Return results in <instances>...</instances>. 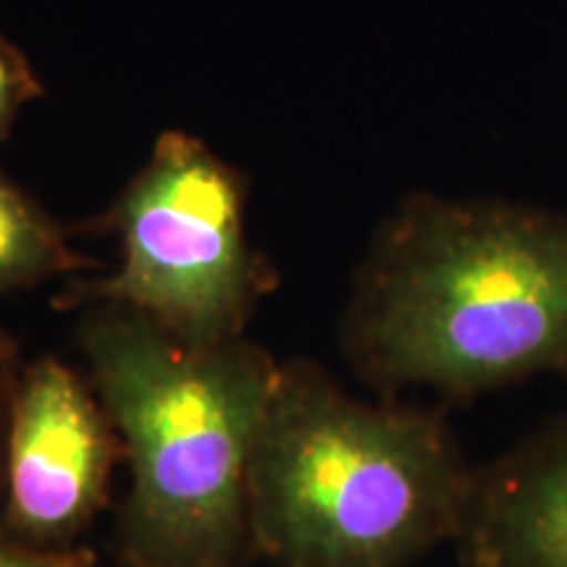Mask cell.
I'll list each match as a JSON object with an SVG mask.
<instances>
[{
	"mask_svg": "<svg viewBox=\"0 0 567 567\" xmlns=\"http://www.w3.org/2000/svg\"><path fill=\"white\" fill-rule=\"evenodd\" d=\"M339 344L384 400L465 405L538 375L567 381V213L408 195L354 268Z\"/></svg>",
	"mask_w": 567,
	"mask_h": 567,
	"instance_id": "6da1fadb",
	"label": "cell"
},
{
	"mask_svg": "<svg viewBox=\"0 0 567 567\" xmlns=\"http://www.w3.org/2000/svg\"><path fill=\"white\" fill-rule=\"evenodd\" d=\"M476 463L442 405L360 400L313 360L279 365L250 463L274 567H410L455 544Z\"/></svg>",
	"mask_w": 567,
	"mask_h": 567,
	"instance_id": "7a4b0ae2",
	"label": "cell"
},
{
	"mask_svg": "<svg viewBox=\"0 0 567 567\" xmlns=\"http://www.w3.org/2000/svg\"><path fill=\"white\" fill-rule=\"evenodd\" d=\"M130 471L116 513L126 567H252L250 463L279 360L250 339L193 347L118 305L76 329Z\"/></svg>",
	"mask_w": 567,
	"mask_h": 567,
	"instance_id": "3957f363",
	"label": "cell"
},
{
	"mask_svg": "<svg viewBox=\"0 0 567 567\" xmlns=\"http://www.w3.org/2000/svg\"><path fill=\"white\" fill-rule=\"evenodd\" d=\"M113 221L122 264L71 305H118L193 347L245 337L274 271L247 239L243 184L203 142L163 134Z\"/></svg>",
	"mask_w": 567,
	"mask_h": 567,
	"instance_id": "277c9868",
	"label": "cell"
},
{
	"mask_svg": "<svg viewBox=\"0 0 567 567\" xmlns=\"http://www.w3.org/2000/svg\"><path fill=\"white\" fill-rule=\"evenodd\" d=\"M122 442L87 373L59 358L21 368L6 439L0 530L38 549L82 547L109 507Z\"/></svg>",
	"mask_w": 567,
	"mask_h": 567,
	"instance_id": "5b68a950",
	"label": "cell"
},
{
	"mask_svg": "<svg viewBox=\"0 0 567 567\" xmlns=\"http://www.w3.org/2000/svg\"><path fill=\"white\" fill-rule=\"evenodd\" d=\"M460 567H567V413L476 463Z\"/></svg>",
	"mask_w": 567,
	"mask_h": 567,
	"instance_id": "8992f818",
	"label": "cell"
},
{
	"mask_svg": "<svg viewBox=\"0 0 567 567\" xmlns=\"http://www.w3.org/2000/svg\"><path fill=\"white\" fill-rule=\"evenodd\" d=\"M87 260L71 250L63 231L0 174V295L40 287Z\"/></svg>",
	"mask_w": 567,
	"mask_h": 567,
	"instance_id": "52a82bcc",
	"label": "cell"
},
{
	"mask_svg": "<svg viewBox=\"0 0 567 567\" xmlns=\"http://www.w3.org/2000/svg\"><path fill=\"white\" fill-rule=\"evenodd\" d=\"M38 95V76L30 63L0 34V140L11 130L21 105Z\"/></svg>",
	"mask_w": 567,
	"mask_h": 567,
	"instance_id": "ba28073f",
	"label": "cell"
},
{
	"mask_svg": "<svg viewBox=\"0 0 567 567\" xmlns=\"http://www.w3.org/2000/svg\"><path fill=\"white\" fill-rule=\"evenodd\" d=\"M0 567H97V555L90 547L38 549L0 530Z\"/></svg>",
	"mask_w": 567,
	"mask_h": 567,
	"instance_id": "9c48e42d",
	"label": "cell"
},
{
	"mask_svg": "<svg viewBox=\"0 0 567 567\" xmlns=\"http://www.w3.org/2000/svg\"><path fill=\"white\" fill-rule=\"evenodd\" d=\"M21 368H24V360H21L17 342H13L11 334L0 329V496H3L6 439H9L13 396H17Z\"/></svg>",
	"mask_w": 567,
	"mask_h": 567,
	"instance_id": "30bf717a",
	"label": "cell"
},
{
	"mask_svg": "<svg viewBox=\"0 0 567 567\" xmlns=\"http://www.w3.org/2000/svg\"><path fill=\"white\" fill-rule=\"evenodd\" d=\"M116 567H126V565H122V563H116Z\"/></svg>",
	"mask_w": 567,
	"mask_h": 567,
	"instance_id": "8fae6325",
	"label": "cell"
}]
</instances>
